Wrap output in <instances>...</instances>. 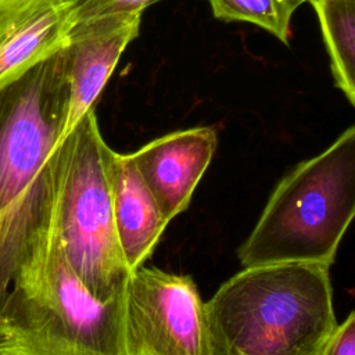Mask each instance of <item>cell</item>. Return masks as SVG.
Segmentation results:
<instances>
[{
    "instance_id": "5",
    "label": "cell",
    "mask_w": 355,
    "mask_h": 355,
    "mask_svg": "<svg viewBox=\"0 0 355 355\" xmlns=\"http://www.w3.org/2000/svg\"><path fill=\"white\" fill-rule=\"evenodd\" d=\"M112 155L93 110L58 144L53 229L76 276L101 300L125 291L132 273L115 227Z\"/></svg>"
},
{
    "instance_id": "1",
    "label": "cell",
    "mask_w": 355,
    "mask_h": 355,
    "mask_svg": "<svg viewBox=\"0 0 355 355\" xmlns=\"http://www.w3.org/2000/svg\"><path fill=\"white\" fill-rule=\"evenodd\" d=\"M67 105V49L0 92V308L53 223Z\"/></svg>"
},
{
    "instance_id": "13",
    "label": "cell",
    "mask_w": 355,
    "mask_h": 355,
    "mask_svg": "<svg viewBox=\"0 0 355 355\" xmlns=\"http://www.w3.org/2000/svg\"><path fill=\"white\" fill-rule=\"evenodd\" d=\"M72 3L76 22L89 24L111 15L126 12H143L148 6L159 0H69Z\"/></svg>"
},
{
    "instance_id": "11",
    "label": "cell",
    "mask_w": 355,
    "mask_h": 355,
    "mask_svg": "<svg viewBox=\"0 0 355 355\" xmlns=\"http://www.w3.org/2000/svg\"><path fill=\"white\" fill-rule=\"evenodd\" d=\"M319 19L336 85L355 107V0H304Z\"/></svg>"
},
{
    "instance_id": "3",
    "label": "cell",
    "mask_w": 355,
    "mask_h": 355,
    "mask_svg": "<svg viewBox=\"0 0 355 355\" xmlns=\"http://www.w3.org/2000/svg\"><path fill=\"white\" fill-rule=\"evenodd\" d=\"M212 355H319L337 326L329 266H245L205 302Z\"/></svg>"
},
{
    "instance_id": "10",
    "label": "cell",
    "mask_w": 355,
    "mask_h": 355,
    "mask_svg": "<svg viewBox=\"0 0 355 355\" xmlns=\"http://www.w3.org/2000/svg\"><path fill=\"white\" fill-rule=\"evenodd\" d=\"M114 218L125 261L133 272L151 257L169 220L141 178L132 154L111 161Z\"/></svg>"
},
{
    "instance_id": "12",
    "label": "cell",
    "mask_w": 355,
    "mask_h": 355,
    "mask_svg": "<svg viewBox=\"0 0 355 355\" xmlns=\"http://www.w3.org/2000/svg\"><path fill=\"white\" fill-rule=\"evenodd\" d=\"M212 12L223 21H241L257 25L280 42L291 35L290 22L295 11L290 0H208Z\"/></svg>"
},
{
    "instance_id": "15",
    "label": "cell",
    "mask_w": 355,
    "mask_h": 355,
    "mask_svg": "<svg viewBox=\"0 0 355 355\" xmlns=\"http://www.w3.org/2000/svg\"><path fill=\"white\" fill-rule=\"evenodd\" d=\"M290 1H291V4L294 6V8H295V10H297L301 4H304V0H290Z\"/></svg>"
},
{
    "instance_id": "2",
    "label": "cell",
    "mask_w": 355,
    "mask_h": 355,
    "mask_svg": "<svg viewBox=\"0 0 355 355\" xmlns=\"http://www.w3.org/2000/svg\"><path fill=\"white\" fill-rule=\"evenodd\" d=\"M0 355H132L126 290L108 300L93 295L51 223L0 308Z\"/></svg>"
},
{
    "instance_id": "6",
    "label": "cell",
    "mask_w": 355,
    "mask_h": 355,
    "mask_svg": "<svg viewBox=\"0 0 355 355\" xmlns=\"http://www.w3.org/2000/svg\"><path fill=\"white\" fill-rule=\"evenodd\" d=\"M126 334L132 355H212L194 280L139 266L126 286Z\"/></svg>"
},
{
    "instance_id": "14",
    "label": "cell",
    "mask_w": 355,
    "mask_h": 355,
    "mask_svg": "<svg viewBox=\"0 0 355 355\" xmlns=\"http://www.w3.org/2000/svg\"><path fill=\"white\" fill-rule=\"evenodd\" d=\"M319 355H355V311L336 326Z\"/></svg>"
},
{
    "instance_id": "7",
    "label": "cell",
    "mask_w": 355,
    "mask_h": 355,
    "mask_svg": "<svg viewBox=\"0 0 355 355\" xmlns=\"http://www.w3.org/2000/svg\"><path fill=\"white\" fill-rule=\"evenodd\" d=\"M76 26L69 0H0V92L62 53Z\"/></svg>"
},
{
    "instance_id": "8",
    "label": "cell",
    "mask_w": 355,
    "mask_h": 355,
    "mask_svg": "<svg viewBox=\"0 0 355 355\" xmlns=\"http://www.w3.org/2000/svg\"><path fill=\"white\" fill-rule=\"evenodd\" d=\"M141 14L111 15L80 24L73 31L67 47L68 105L60 143L93 110L122 53L139 35Z\"/></svg>"
},
{
    "instance_id": "9",
    "label": "cell",
    "mask_w": 355,
    "mask_h": 355,
    "mask_svg": "<svg viewBox=\"0 0 355 355\" xmlns=\"http://www.w3.org/2000/svg\"><path fill=\"white\" fill-rule=\"evenodd\" d=\"M216 146V130L197 126L164 135L130 153L169 222L187 209Z\"/></svg>"
},
{
    "instance_id": "4",
    "label": "cell",
    "mask_w": 355,
    "mask_h": 355,
    "mask_svg": "<svg viewBox=\"0 0 355 355\" xmlns=\"http://www.w3.org/2000/svg\"><path fill=\"white\" fill-rule=\"evenodd\" d=\"M355 218V126L320 154L300 162L270 193L240 263L308 262L330 266Z\"/></svg>"
}]
</instances>
